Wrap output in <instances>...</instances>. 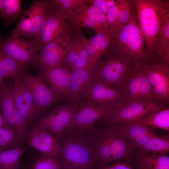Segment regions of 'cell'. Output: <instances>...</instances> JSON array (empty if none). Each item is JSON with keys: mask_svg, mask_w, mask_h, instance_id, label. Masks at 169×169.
Here are the masks:
<instances>
[{"mask_svg": "<svg viewBox=\"0 0 169 169\" xmlns=\"http://www.w3.org/2000/svg\"><path fill=\"white\" fill-rule=\"evenodd\" d=\"M131 122L154 129L159 128L169 131V108L168 107Z\"/></svg>", "mask_w": 169, "mask_h": 169, "instance_id": "484cf974", "label": "cell"}, {"mask_svg": "<svg viewBox=\"0 0 169 169\" xmlns=\"http://www.w3.org/2000/svg\"><path fill=\"white\" fill-rule=\"evenodd\" d=\"M66 18L74 31L83 28L92 30L95 33L109 31L105 15L93 6L88 5L78 12Z\"/></svg>", "mask_w": 169, "mask_h": 169, "instance_id": "5bb4252c", "label": "cell"}, {"mask_svg": "<svg viewBox=\"0 0 169 169\" xmlns=\"http://www.w3.org/2000/svg\"><path fill=\"white\" fill-rule=\"evenodd\" d=\"M77 109L71 105L57 106L32 125L52 132L59 139L70 129Z\"/></svg>", "mask_w": 169, "mask_h": 169, "instance_id": "30bf717a", "label": "cell"}, {"mask_svg": "<svg viewBox=\"0 0 169 169\" xmlns=\"http://www.w3.org/2000/svg\"><path fill=\"white\" fill-rule=\"evenodd\" d=\"M25 69L0 50V76L13 81L22 79Z\"/></svg>", "mask_w": 169, "mask_h": 169, "instance_id": "cb8c5ba5", "label": "cell"}, {"mask_svg": "<svg viewBox=\"0 0 169 169\" xmlns=\"http://www.w3.org/2000/svg\"><path fill=\"white\" fill-rule=\"evenodd\" d=\"M14 127L23 141L28 140L30 131L28 129V121L20 113L15 105L13 113Z\"/></svg>", "mask_w": 169, "mask_h": 169, "instance_id": "836d02e7", "label": "cell"}, {"mask_svg": "<svg viewBox=\"0 0 169 169\" xmlns=\"http://www.w3.org/2000/svg\"><path fill=\"white\" fill-rule=\"evenodd\" d=\"M22 80L29 89L40 114L62 97L46 85L45 80L39 74L35 76L25 72Z\"/></svg>", "mask_w": 169, "mask_h": 169, "instance_id": "9a60e30c", "label": "cell"}, {"mask_svg": "<svg viewBox=\"0 0 169 169\" xmlns=\"http://www.w3.org/2000/svg\"><path fill=\"white\" fill-rule=\"evenodd\" d=\"M0 137L6 141L12 148L20 147L23 141L14 128L9 124L0 127Z\"/></svg>", "mask_w": 169, "mask_h": 169, "instance_id": "e575fe53", "label": "cell"}, {"mask_svg": "<svg viewBox=\"0 0 169 169\" xmlns=\"http://www.w3.org/2000/svg\"><path fill=\"white\" fill-rule=\"evenodd\" d=\"M108 144L111 150L113 161L122 158L129 163L134 156L135 151L117 124L103 127Z\"/></svg>", "mask_w": 169, "mask_h": 169, "instance_id": "2e32d148", "label": "cell"}, {"mask_svg": "<svg viewBox=\"0 0 169 169\" xmlns=\"http://www.w3.org/2000/svg\"><path fill=\"white\" fill-rule=\"evenodd\" d=\"M100 169H133L129 163L127 162L123 163L119 161L115 164L110 166H102Z\"/></svg>", "mask_w": 169, "mask_h": 169, "instance_id": "f35d334b", "label": "cell"}, {"mask_svg": "<svg viewBox=\"0 0 169 169\" xmlns=\"http://www.w3.org/2000/svg\"><path fill=\"white\" fill-rule=\"evenodd\" d=\"M79 105L69 129L84 133L90 131L95 127V122L110 115L121 105L114 107L100 106L82 100Z\"/></svg>", "mask_w": 169, "mask_h": 169, "instance_id": "8fae6325", "label": "cell"}, {"mask_svg": "<svg viewBox=\"0 0 169 169\" xmlns=\"http://www.w3.org/2000/svg\"><path fill=\"white\" fill-rule=\"evenodd\" d=\"M169 151V136L156 135L138 150V152L146 154L149 152L165 154Z\"/></svg>", "mask_w": 169, "mask_h": 169, "instance_id": "f546056e", "label": "cell"}, {"mask_svg": "<svg viewBox=\"0 0 169 169\" xmlns=\"http://www.w3.org/2000/svg\"><path fill=\"white\" fill-rule=\"evenodd\" d=\"M154 52L169 64V12L166 15L158 34Z\"/></svg>", "mask_w": 169, "mask_h": 169, "instance_id": "d4e9b609", "label": "cell"}, {"mask_svg": "<svg viewBox=\"0 0 169 169\" xmlns=\"http://www.w3.org/2000/svg\"><path fill=\"white\" fill-rule=\"evenodd\" d=\"M39 49L38 46L33 39L28 40L9 36L0 41V50L25 69L33 63Z\"/></svg>", "mask_w": 169, "mask_h": 169, "instance_id": "7c38bea8", "label": "cell"}, {"mask_svg": "<svg viewBox=\"0 0 169 169\" xmlns=\"http://www.w3.org/2000/svg\"><path fill=\"white\" fill-rule=\"evenodd\" d=\"M30 148L29 145L8 149L0 150V169H20V158L23 153Z\"/></svg>", "mask_w": 169, "mask_h": 169, "instance_id": "83f0119b", "label": "cell"}, {"mask_svg": "<svg viewBox=\"0 0 169 169\" xmlns=\"http://www.w3.org/2000/svg\"><path fill=\"white\" fill-rule=\"evenodd\" d=\"M31 129L33 130L44 141L55 147L61 148L59 139L55 135L50 133L48 130L34 126L32 125Z\"/></svg>", "mask_w": 169, "mask_h": 169, "instance_id": "d590c367", "label": "cell"}, {"mask_svg": "<svg viewBox=\"0 0 169 169\" xmlns=\"http://www.w3.org/2000/svg\"><path fill=\"white\" fill-rule=\"evenodd\" d=\"M51 5L50 0H35L25 10L10 37L34 38L38 34Z\"/></svg>", "mask_w": 169, "mask_h": 169, "instance_id": "ba28073f", "label": "cell"}, {"mask_svg": "<svg viewBox=\"0 0 169 169\" xmlns=\"http://www.w3.org/2000/svg\"><path fill=\"white\" fill-rule=\"evenodd\" d=\"M141 65L158 101H169V64L156 54H147Z\"/></svg>", "mask_w": 169, "mask_h": 169, "instance_id": "5b68a950", "label": "cell"}, {"mask_svg": "<svg viewBox=\"0 0 169 169\" xmlns=\"http://www.w3.org/2000/svg\"><path fill=\"white\" fill-rule=\"evenodd\" d=\"M120 127L125 136L129 140L133 149L138 151L157 135L155 129L130 122L122 123Z\"/></svg>", "mask_w": 169, "mask_h": 169, "instance_id": "44dd1931", "label": "cell"}, {"mask_svg": "<svg viewBox=\"0 0 169 169\" xmlns=\"http://www.w3.org/2000/svg\"><path fill=\"white\" fill-rule=\"evenodd\" d=\"M50 3V7L40 29L37 36L32 39L39 49L51 41H67L74 32L66 17L55 8L51 2Z\"/></svg>", "mask_w": 169, "mask_h": 169, "instance_id": "8992f818", "label": "cell"}, {"mask_svg": "<svg viewBox=\"0 0 169 169\" xmlns=\"http://www.w3.org/2000/svg\"><path fill=\"white\" fill-rule=\"evenodd\" d=\"M12 88L16 106L20 113L30 122L38 120L40 114L27 85L21 79L13 81Z\"/></svg>", "mask_w": 169, "mask_h": 169, "instance_id": "ac0fdd59", "label": "cell"}, {"mask_svg": "<svg viewBox=\"0 0 169 169\" xmlns=\"http://www.w3.org/2000/svg\"><path fill=\"white\" fill-rule=\"evenodd\" d=\"M121 90L124 94L125 102L134 100L158 101L155 98L141 65L135 67L134 72L126 79Z\"/></svg>", "mask_w": 169, "mask_h": 169, "instance_id": "4fadbf2b", "label": "cell"}, {"mask_svg": "<svg viewBox=\"0 0 169 169\" xmlns=\"http://www.w3.org/2000/svg\"><path fill=\"white\" fill-rule=\"evenodd\" d=\"M94 77V69H71L68 98L70 105L77 107L85 90Z\"/></svg>", "mask_w": 169, "mask_h": 169, "instance_id": "ffe728a7", "label": "cell"}, {"mask_svg": "<svg viewBox=\"0 0 169 169\" xmlns=\"http://www.w3.org/2000/svg\"><path fill=\"white\" fill-rule=\"evenodd\" d=\"M15 106L12 86L6 85L0 92V112L8 124L13 127V113Z\"/></svg>", "mask_w": 169, "mask_h": 169, "instance_id": "4316f807", "label": "cell"}, {"mask_svg": "<svg viewBox=\"0 0 169 169\" xmlns=\"http://www.w3.org/2000/svg\"><path fill=\"white\" fill-rule=\"evenodd\" d=\"M119 9V3L118 0V3L110 7L105 15L109 30L111 32H114L117 29Z\"/></svg>", "mask_w": 169, "mask_h": 169, "instance_id": "8d00e7d4", "label": "cell"}, {"mask_svg": "<svg viewBox=\"0 0 169 169\" xmlns=\"http://www.w3.org/2000/svg\"><path fill=\"white\" fill-rule=\"evenodd\" d=\"M137 23L146 51L154 53L155 44L164 18L169 12L168 0H133Z\"/></svg>", "mask_w": 169, "mask_h": 169, "instance_id": "7a4b0ae2", "label": "cell"}, {"mask_svg": "<svg viewBox=\"0 0 169 169\" xmlns=\"http://www.w3.org/2000/svg\"><path fill=\"white\" fill-rule=\"evenodd\" d=\"M68 40L52 41L42 46L39 49V54L33 63L34 67L39 69L64 66Z\"/></svg>", "mask_w": 169, "mask_h": 169, "instance_id": "e0dca14e", "label": "cell"}, {"mask_svg": "<svg viewBox=\"0 0 169 169\" xmlns=\"http://www.w3.org/2000/svg\"><path fill=\"white\" fill-rule=\"evenodd\" d=\"M167 105L155 101L125 102L110 115L104 118L101 123L108 125L133 121L164 109L168 107Z\"/></svg>", "mask_w": 169, "mask_h": 169, "instance_id": "52a82bcc", "label": "cell"}, {"mask_svg": "<svg viewBox=\"0 0 169 169\" xmlns=\"http://www.w3.org/2000/svg\"><path fill=\"white\" fill-rule=\"evenodd\" d=\"M118 0L119 9L117 29L126 24L133 15L136 13L135 6L133 0Z\"/></svg>", "mask_w": 169, "mask_h": 169, "instance_id": "1f68e13d", "label": "cell"}, {"mask_svg": "<svg viewBox=\"0 0 169 169\" xmlns=\"http://www.w3.org/2000/svg\"><path fill=\"white\" fill-rule=\"evenodd\" d=\"M136 156V169H169V156L165 154L138 153Z\"/></svg>", "mask_w": 169, "mask_h": 169, "instance_id": "7402d4cb", "label": "cell"}, {"mask_svg": "<svg viewBox=\"0 0 169 169\" xmlns=\"http://www.w3.org/2000/svg\"><path fill=\"white\" fill-rule=\"evenodd\" d=\"M82 100L95 106L114 107L125 102V97L121 90L98 79L95 76L85 90Z\"/></svg>", "mask_w": 169, "mask_h": 169, "instance_id": "9c48e42d", "label": "cell"}, {"mask_svg": "<svg viewBox=\"0 0 169 169\" xmlns=\"http://www.w3.org/2000/svg\"><path fill=\"white\" fill-rule=\"evenodd\" d=\"M134 70V66L129 61L109 52L105 58L101 59L94 69L96 78L120 90L126 79Z\"/></svg>", "mask_w": 169, "mask_h": 169, "instance_id": "277c9868", "label": "cell"}, {"mask_svg": "<svg viewBox=\"0 0 169 169\" xmlns=\"http://www.w3.org/2000/svg\"><path fill=\"white\" fill-rule=\"evenodd\" d=\"M40 69L39 74L48 82L50 87L62 97L68 98L70 70L64 66L52 68L43 67Z\"/></svg>", "mask_w": 169, "mask_h": 169, "instance_id": "d6986e66", "label": "cell"}, {"mask_svg": "<svg viewBox=\"0 0 169 169\" xmlns=\"http://www.w3.org/2000/svg\"><path fill=\"white\" fill-rule=\"evenodd\" d=\"M29 169H61L60 159L41 156L32 161Z\"/></svg>", "mask_w": 169, "mask_h": 169, "instance_id": "d6a6232c", "label": "cell"}, {"mask_svg": "<svg viewBox=\"0 0 169 169\" xmlns=\"http://www.w3.org/2000/svg\"><path fill=\"white\" fill-rule=\"evenodd\" d=\"M28 144L31 147L39 151L42 156L56 157L60 159L62 148H58L45 143L42 141L38 134L32 129L30 131Z\"/></svg>", "mask_w": 169, "mask_h": 169, "instance_id": "f1b7e54d", "label": "cell"}, {"mask_svg": "<svg viewBox=\"0 0 169 169\" xmlns=\"http://www.w3.org/2000/svg\"><path fill=\"white\" fill-rule=\"evenodd\" d=\"M111 33L112 41L107 51L123 58L134 67L141 65L147 54L136 13L124 26Z\"/></svg>", "mask_w": 169, "mask_h": 169, "instance_id": "6da1fadb", "label": "cell"}, {"mask_svg": "<svg viewBox=\"0 0 169 169\" xmlns=\"http://www.w3.org/2000/svg\"><path fill=\"white\" fill-rule=\"evenodd\" d=\"M87 1L88 5L98 8L105 15L110 7L118 3V0H87Z\"/></svg>", "mask_w": 169, "mask_h": 169, "instance_id": "74e56055", "label": "cell"}, {"mask_svg": "<svg viewBox=\"0 0 169 169\" xmlns=\"http://www.w3.org/2000/svg\"><path fill=\"white\" fill-rule=\"evenodd\" d=\"M8 124L3 114L0 112V127L5 126Z\"/></svg>", "mask_w": 169, "mask_h": 169, "instance_id": "ab89813d", "label": "cell"}, {"mask_svg": "<svg viewBox=\"0 0 169 169\" xmlns=\"http://www.w3.org/2000/svg\"><path fill=\"white\" fill-rule=\"evenodd\" d=\"M84 133H66L59 139L62 153L61 169H95L97 166Z\"/></svg>", "mask_w": 169, "mask_h": 169, "instance_id": "3957f363", "label": "cell"}, {"mask_svg": "<svg viewBox=\"0 0 169 169\" xmlns=\"http://www.w3.org/2000/svg\"><path fill=\"white\" fill-rule=\"evenodd\" d=\"M50 2L66 17L78 12L88 5L87 0H52Z\"/></svg>", "mask_w": 169, "mask_h": 169, "instance_id": "4dcf8cb0", "label": "cell"}, {"mask_svg": "<svg viewBox=\"0 0 169 169\" xmlns=\"http://www.w3.org/2000/svg\"><path fill=\"white\" fill-rule=\"evenodd\" d=\"M21 3L20 0H0V18L4 27L18 23L19 17L25 11Z\"/></svg>", "mask_w": 169, "mask_h": 169, "instance_id": "603a6c76", "label": "cell"}]
</instances>
